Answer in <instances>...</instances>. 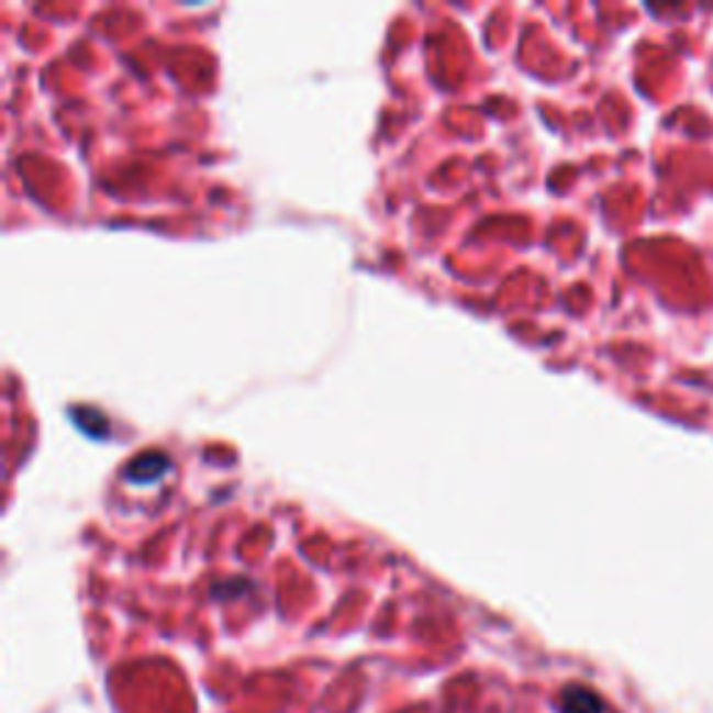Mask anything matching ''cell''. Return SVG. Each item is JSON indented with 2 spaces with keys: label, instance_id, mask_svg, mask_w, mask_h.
I'll return each instance as SVG.
<instances>
[{
  "label": "cell",
  "instance_id": "cell-1",
  "mask_svg": "<svg viewBox=\"0 0 713 713\" xmlns=\"http://www.w3.org/2000/svg\"><path fill=\"white\" fill-rule=\"evenodd\" d=\"M558 708L560 713H605V702H602V697L580 683H571L560 691Z\"/></svg>",
  "mask_w": 713,
  "mask_h": 713
}]
</instances>
